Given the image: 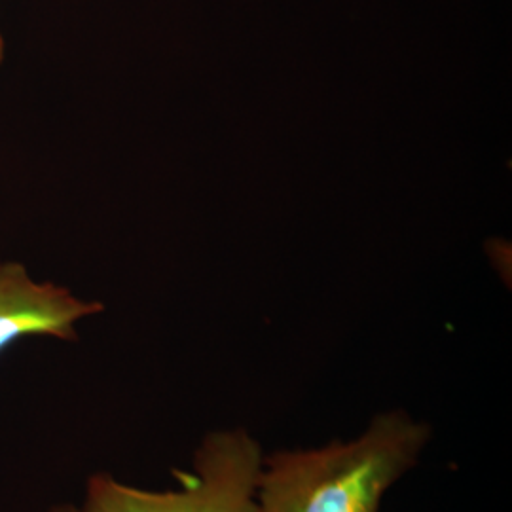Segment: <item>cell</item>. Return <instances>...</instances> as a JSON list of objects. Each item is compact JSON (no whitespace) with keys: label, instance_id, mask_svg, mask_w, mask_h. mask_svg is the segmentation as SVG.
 I'll list each match as a JSON object with an SVG mask.
<instances>
[{"label":"cell","instance_id":"1","mask_svg":"<svg viewBox=\"0 0 512 512\" xmlns=\"http://www.w3.org/2000/svg\"><path fill=\"white\" fill-rule=\"evenodd\" d=\"M427 421L403 408L376 414L355 439L264 456L258 512H380L387 492L431 442Z\"/></svg>","mask_w":512,"mask_h":512},{"label":"cell","instance_id":"2","mask_svg":"<svg viewBox=\"0 0 512 512\" xmlns=\"http://www.w3.org/2000/svg\"><path fill=\"white\" fill-rule=\"evenodd\" d=\"M264 456L260 442L243 427L211 431L196 448L192 469L173 471L177 490L147 492L99 473L90 478L82 507L54 512H258Z\"/></svg>","mask_w":512,"mask_h":512},{"label":"cell","instance_id":"3","mask_svg":"<svg viewBox=\"0 0 512 512\" xmlns=\"http://www.w3.org/2000/svg\"><path fill=\"white\" fill-rule=\"evenodd\" d=\"M103 311L54 283H37L16 264H0V351L23 336L76 340L74 325Z\"/></svg>","mask_w":512,"mask_h":512},{"label":"cell","instance_id":"4","mask_svg":"<svg viewBox=\"0 0 512 512\" xmlns=\"http://www.w3.org/2000/svg\"><path fill=\"white\" fill-rule=\"evenodd\" d=\"M2 59H4V40H2V35H0V63H2Z\"/></svg>","mask_w":512,"mask_h":512}]
</instances>
